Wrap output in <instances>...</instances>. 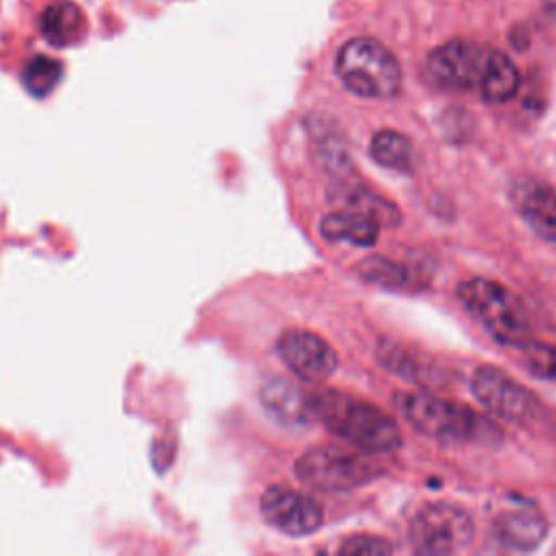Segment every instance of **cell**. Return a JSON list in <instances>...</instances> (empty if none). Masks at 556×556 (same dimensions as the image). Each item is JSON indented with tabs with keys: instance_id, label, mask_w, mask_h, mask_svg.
Wrapping results in <instances>:
<instances>
[{
	"instance_id": "obj_1",
	"label": "cell",
	"mask_w": 556,
	"mask_h": 556,
	"mask_svg": "<svg viewBox=\"0 0 556 556\" xmlns=\"http://www.w3.org/2000/svg\"><path fill=\"white\" fill-rule=\"evenodd\" d=\"M311 415L363 452H393L402 445L400 426L378 406L337 389L308 393Z\"/></svg>"
},
{
	"instance_id": "obj_2",
	"label": "cell",
	"mask_w": 556,
	"mask_h": 556,
	"mask_svg": "<svg viewBox=\"0 0 556 556\" xmlns=\"http://www.w3.org/2000/svg\"><path fill=\"white\" fill-rule=\"evenodd\" d=\"M341 83L361 98L387 100L402 89V67L395 54L374 37L345 41L334 61Z\"/></svg>"
},
{
	"instance_id": "obj_3",
	"label": "cell",
	"mask_w": 556,
	"mask_h": 556,
	"mask_svg": "<svg viewBox=\"0 0 556 556\" xmlns=\"http://www.w3.org/2000/svg\"><path fill=\"white\" fill-rule=\"evenodd\" d=\"M458 300L463 306L500 341L506 345H523L530 341L532 321L521 300L504 285L489 278H469L458 285Z\"/></svg>"
},
{
	"instance_id": "obj_4",
	"label": "cell",
	"mask_w": 556,
	"mask_h": 556,
	"mask_svg": "<svg viewBox=\"0 0 556 556\" xmlns=\"http://www.w3.org/2000/svg\"><path fill=\"white\" fill-rule=\"evenodd\" d=\"M395 406L424 437L437 441H469L480 434L482 419L460 402L443 400L426 391H410L395 395Z\"/></svg>"
},
{
	"instance_id": "obj_5",
	"label": "cell",
	"mask_w": 556,
	"mask_h": 556,
	"mask_svg": "<svg viewBox=\"0 0 556 556\" xmlns=\"http://www.w3.org/2000/svg\"><path fill=\"white\" fill-rule=\"evenodd\" d=\"M295 478L317 491H350L380 476V467L365 454L339 447H313L295 460Z\"/></svg>"
},
{
	"instance_id": "obj_6",
	"label": "cell",
	"mask_w": 556,
	"mask_h": 556,
	"mask_svg": "<svg viewBox=\"0 0 556 556\" xmlns=\"http://www.w3.org/2000/svg\"><path fill=\"white\" fill-rule=\"evenodd\" d=\"M408 539L413 549L426 556L458 554L473 539V519L463 506L428 504L413 517Z\"/></svg>"
},
{
	"instance_id": "obj_7",
	"label": "cell",
	"mask_w": 556,
	"mask_h": 556,
	"mask_svg": "<svg viewBox=\"0 0 556 556\" xmlns=\"http://www.w3.org/2000/svg\"><path fill=\"white\" fill-rule=\"evenodd\" d=\"M473 397L495 417L510 424H530L541 413V400L506 371L482 365L471 374Z\"/></svg>"
},
{
	"instance_id": "obj_8",
	"label": "cell",
	"mask_w": 556,
	"mask_h": 556,
	"mask_svg": "<svg viewBox=\"0 0 556 556\" xmlns=\"http://www.w3.org/2000/svg\"><path fill=\"white\" fill-rule=\"evenodd\" d=\"M491 48L476 41L452 39L441 43L428 54V74L434 83L447 89H471L480 87Z\"/></svg>"
},
{
	"instance_id": "obj_9",
	"label": "cell",
	"mask_w": 556,
	"mask_h": 556,
	"mask_svg": "<svg viewBox=\"0 0 556 556\" xmlns=\"http://www.w3.org/2000/svg\"><path fill=\"white\" fill-rule=\"evenodd\" d=\"M261 515L271 528L291 536L311 534L324 521V510L313 497L280 484L261 495Z\"/></svg>"
},
{
	"instance_id": "obj_10",
	"label": "cell",
	"mask_w": 556,
	"mask_h": 556,
	"mask_svg": "<svg viewBox=\"0 0 556 556\" xmlns=\"http://www.w3.org/2000/svg\"><path fill=\"white\" fill-rule=\"evenodd\" d=\"M280 361L304 382H324L337 369V354L328 341L308 330H287L276 343Z\"/></svg>"
},
{
	"instance_id": "obj_11",
	"label": "cell",
	"mask_w": 556,
	"mask_h": 556,
	"mask_svg": "<svg viewBox=\"0 0 556 556\" xmlns=\"http://www.w3.org/2000/svg\"><path fill=\"white\" fill-rule=\"evenodd\" d=\"M517 215L545 241L556 243V191L543 180H517L510 191Z\"/></svg>"
},
{
	"instance_id": "obj_12",
	"label": "cell",
	"mask_w": 556,
	"mask_h": 556,
	"mask_svg": "<svg viewBox=\"0 0 556 556\" xmlns=\"http://www.w3.org/2000/svg\"><path fill=\"white\" fill-rule=\"evenodd\" d=\"M493 539L517 552L534 549L547 534L545 517L532 506H517L500 513L491 523Z\"/></svg>"
},
{
	"instance_id": "obj_13",
	"label": "cell",
	"mask_w": 556,
	"mask_h": 556,
	"mask_svg": "<svg viewBox=\"0 0 556 556\" xmlns=\"http://www.w3.org/2000/svg\"><path fill=\"white\" fill-rule=\"evenodd\" d=\"M319 232L328 241H350L352 245L367 248L378 241L380 222L367 213L345 208L328 213L319 224Z\"/></svg>"
},
{
	"instance_id": "obj_14",
	"label": "cell",
	"mask_w": 556,
	"mask_h": 556,
	"mask_svg": "<svg viewBox=\"0 0 556 556\" xmlns=\"http://www.w3.org/2000/svg\"><path fill=\"white\" fill-rule=\"evenodd\" d=\"M261 397L267 413H271L282 424L302 426L308 421V417H313L308 408V395H304L293 382L285 378L267 380L263 384Z\"/></svg>"
},
{
	"instance_id": "obj_15",
	"label": "cell",
	"mask_w": 556,
	"mask_h": 556,
	"mask_svg": "<svg viewBox=\"0 0 556 556\" xmlns=\"http://www.w3.org/2000/svg\"><path fill=\"white\" fill-rule=\"evenodd\" d=\"M519 72L515 63L500 50H491L484 76L480 80V93L489 104L508 102L519 89Z\"/></svg>"
},
{
	"instance_id": "obj_16",
	"label": "cell",
	"mask_w": 556,
	"mask_h": 556,
	"mask_svg": "<svg viewBox=\"0 0 556 556\" xmlns=\"http://www.w3.org/2000/svg\"><path fill=\"white\" fill-rule=\"evenodd\" d=\"M369 154L378 165L395 169V172L408 174L415 167V148H413L410 139L391 128L378 130L371 137Z\"/></svg>"
},
{
	"instance_id": "obj_17",
	"label": "cell",
	"mask_w": 556,
	"mask_h": 556,
	"mask_svg": "<svg viewBox=\"0 0 556 556\" xmlns=\"http://www.w3.org/2000/svg\"><path fill=\"white\" fill-rule=\"evenodd\" d=\"M83 28V13L74 2L61 0L50 4L41 15V33L54 46L72 43Z\"/></svg>"
},
{
	"instance_id": "obj_18",
	"label": "cell",
	"mask_w": 556,
	"mask_h": 556,
	"mask_svg": "<svg viewBox=\"0 0 556 556\" xmlns=\"http://www.w3.org/2000/svg\"><path fill=\"white\" fill-rule=\"evenodd\" d=\"M356 274L371 285L384 287V289H406L415 285L417 271H413L408 265L387 258V256H367L356 265Z\"/></svg>"
},
{
	"instance_id": "obj_19",
	"label": "cell",
	"mask_w": 556,
	"mask_h": 556,
	"mask_svg": "<svg viewBox=\"0 0 556 556\" xmlns=\"http://www.w3.org/2000/svg\"><path fill=\"white\" fill-rule=\"evenodd\" d=\"M343 202H345V208H354V211L371 215L374 219L380 222V226L393 228L402 219L395 204H391L389 200H384L367 189H348Z\"/></svg>"
},
{
	"instance_id": "obj_20",
	"label": "cell",
	"mask_w": 556,
	"mask_h": 556,
	"mask_svg": "<svg viewBox=\"0 0 556 556\" xmlns=\"http://www.w3.org/2000/svg\"><path fill=\"white\" fill-rule=\"evenodd\" d=\"M378 361L384 369L393 371L395 376H402L406 380H421L426 376L424 365L417 361L415 354H408L402 345L382 341L378 345Z\"/></svg>"
},
{
	"instance_id": "obj_21",
	"label": "cell",
	"mask_w": 556,
	"mask_h": 556,
	"mask_svg": "<svg viewBox=\"0 0 556 556\" xmlns=\"http://www.w3.org/2000/svg\"><path fill=\"white\" fill-rule=\"evenodd\" d=\"M59 78H61V65L48 56H35L33 61H28V65L22 72L24 87L33 96L50 93L59 83Z\"/></svg>"
},
{
	"instance_id": "obj_22",
	"label": "cell",
	"mask_w": 556,
	"mask_h": 556,
	"mask_svg": "<svg viewBox=\"0 0 556 556\" xmlns=\"http://www.w3.org/2000/svg\"><path fill=\"white\" fill-rule=\"evenodd\" d=\"M519 348H521V361L532 376L556 382V348L547 343H534V341H526Z\"/></svg>"
},
{
	"instance_id": "obj_23",
	"label": "cell",
	"mask_w": 556,
	"mask_h": 556,
	"mask_svg": "<svg viewBox=\"0 0 556 556\" xmlns=\"http://www.w3.org/2000/svg\"><path fill=\"white\" fill-rule=\"evenodd\" d=\"M391 552H393V545L387 539L371 536V534L350 536L339 547V554L343 556H387Z\"/></svg>"
}]
</instances>
